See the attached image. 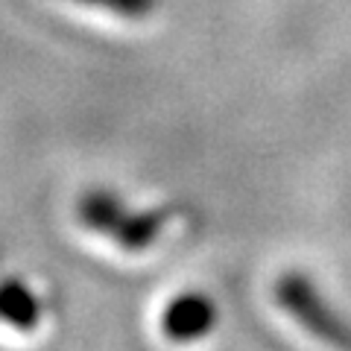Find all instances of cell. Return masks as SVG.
<instances>
[{"label":"cell","instance_id":"8992f818","mask_svg":"<svg viewBox=\"0 0 351 351\" xmlns=\"http://www.w3.org/2000/svg\"><path fill=\"white\" fill-rule=\"evenodd\" d=\"M76 3L100 6V9H108V12L123 15V18H147L152 9H156L158 0H76Z\"/></svg>","mask_w":351,"mask_h":351},{"label":"cell","instance_id":"7a4b0ae2","mask_svg":"<svg viewBox=\"0 0 351 351\" xmlns=\"http://www.w3.org/2000/svg\"><path fill=\"white\" fill-rule=\"evenodd\" d=\"M217 322V307L202 293H182L167 304L161 316V331L176 343H188L199 339L214 328Z\"/></svg>","mask_w":351,"mask_h":351},{"label":"cell","instance_id":"3957f363","mask_svg":"<svg viewBox=\"0 0 351 351\" xmlns=\"http://www.w3.org/2000/svg\"><path fill=\"white\" fill-rule=\"evenodd\" d=\"M170 219V211L156 208V211H141V214H129L123 211L120 219L112 228V237L117 246H123L126 252H144L158 240L164 223Z\"/></svg>","mask_w":351,"mask_h":351},{"label":"cell","instance_id":"5b68a950","mask_svg":"<svg viewBox=\"0 0 351 351\" xmlns=\"http://www.w3.org/2000/svg\"><path fill=\"white\" fill-rule=\"evenodd\" d=\"M126 208L123 202L117 199L114 193L108 191H91L85 193L80 199V219L85 228H91V232H100V234H112L114 223L120 219V214H123Z\"/></svg>","mask_w":351,"mask_h":351},{"label":"cell","instance_id":"6da1fadb","mask_svg":"<svg viewBox=\"0 0 351 351\" xmlns=\"http://www.w3.org/2000/svg\"><path fill=\"white\" fill-rule=\"evenodd\" d=\"M276 299L281 304V311H287L302 328H307L311 334L339 348L351 346V331L343 325V319L325 304L319 290L313 287V281L302 276V272H287L276 281Z\"/></svg>","mask_w":351,"mask_h":351},{"label":"cell","instance_id":"277c9868","mask_svg":"<svg viewBox=\"0 0 351 351\" xmlns=\"http://www.w3.org/2000/svg\"><path fill=\"white\" fill-rule=\"evenodd\" d=\"M0 319L15 325L18 331H32L41 319V304L27 284L15 278L0 281Z\"/></svg>","mask_w":351,"mask_h":351}]
</instances>
